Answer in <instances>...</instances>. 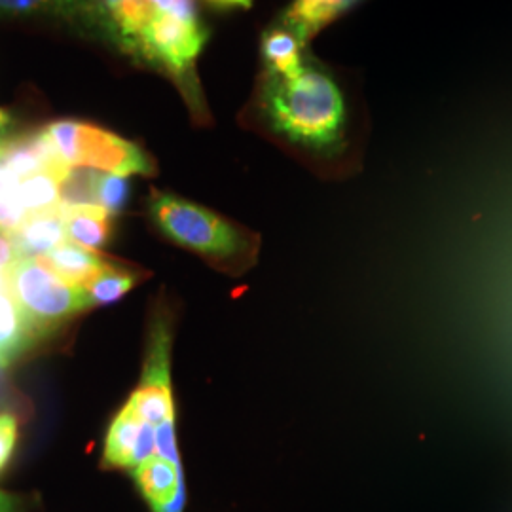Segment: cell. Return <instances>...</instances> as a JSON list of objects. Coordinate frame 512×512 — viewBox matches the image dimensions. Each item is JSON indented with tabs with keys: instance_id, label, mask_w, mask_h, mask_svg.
<instances>
[{
	"instance_id": "cell-10",
	"label": "cell",
	"mask_w": 512,
	"mask_h": 512,
	"mask_svg": "<svg viewBox=\"0 0 512 512\" xmlns=\"http://www.w3.org/2000/svg\"><path fill=\"white\" fill-rule=\"evenodd\" d=\"M143 497L152 512L162 511L175 501V497L186 492L183 465H175L167 459L152 458L135 471H131Z\"/></svg>"
},
{
	"instance_id": "cell-6",
	"label": "cell",
	"mask_w": 512,
	"mask_h": 512,
	"mask_svg": "<svg viewBox=\"0 0 512 512\" xmlns=\"http://www.w3.org/2000/svg\"><path fill=\"white\" fill-rule=\"evenodd\" d=\"M0 165L10 169L21 181L37 173H54L61 179H67L73 169L63 162L44 129L8 139Z\"/></svg>"
},
{
	"instance_id": "cell-1",
	"label": "cell",
	"mask_w": 512,
	"mask_h": 512,
	"mask_svg": "<svg viewBox=\"0 0 512 512\" xmlns=\"http://www.w3.org/2000/svg\"><path fill=\"white\" fill-rule=\"evenodd\" d=\"M260 116L279 143L321 171H340L349 152L346 99L336 80L317 63L296 78L264 73Z\"/></svg>"
},
{
	"instance_id": "cell-21",
	"label": "cell",
	"mask_w": 512,
	"mask_h": 512,
	"mask_svg": "<svg viewBox=\"0 0 512 512\" xmlns=\"http://www.w3.org/2000/svg\"><path fill=\"white\" fill-rule=\"evenodd\" d=\"M18 440V421L12 414H0V471L8 465Z\"/></svg>"
},
{
	"instance_id": "cell-2",
	"label": "cell",
	"mask_w": 512,
	"mask_h": 512,
	"mask_svg": "<svg viewBox=\"0 0 512 512\" xmlns=\"http://www.w3.org/2000/svg\"><path fill=\"white\" fill-rule=\"evenodd\" d=\"M148 217L154 228L173 245L202 256L213 268L239 277L258 260L260 236L200 203L171 192L152 190Z\"/></svg>"
},
{
	"instance_id": "cell-18",
	"label": "cell",
	"mask_w": 512,
	"mask_h": 512,
	"mask_svg": "<svg viewBox=\"0 0 512 512\" xmlns=\"http://www.w3.org/2000/svg\"><path fill=\"white\" fill-rule=\"evenodd\" d=\"M19 184L21 179L0 165V230L8 234H14L29 217L19 200Z\"/></svg>"
},
{
	"instance_id": "cell-23",
	"label": "cell",
	"mask_w": 512,
	"mask_h": 512,
	"mask_svg": "<svg viewBox=\"0 0 512 512\" xmlns=\"http://www.w3.org/2000/svg\"><path fill=\"white\" fill-rule=\"evenodd\" d=\"M222 8H251L253 0H209Z\"/></svg>"
},
{
	"instance_id": "cell-22",
	"label": "cell",
	"mask_w": 512,
	"mask_h": 512,
	"mask_svg": "<svg viewBox=\"0 0 512 512\" xmlns=\"http://www.w3.org/2000/svg\"><path fill=\"white\" fill-rule=\"evenodd\" d=\"M21 258L16 239L8 232L0 230V274H6Z\"/></svg>"
},
{
	"instance_id": "cell-7",
	"label": "cell",
	"mask_w": 512,
	"mask_h": 512,
	"mask_svg": "<svg viewBox=\"0 0 512 512\" xmlns=\"http://www.w3.org/2000/svg\"><path fill=\"white\" fill-rule=\"evenodd\" d=\"M19 16L67 19L110 40L109 21L99 0H0V18Z\"/></svg>"
},
{
	"instance_id": "cell-15",
	"label": "cell",
	"mask_w": 512,
	"mask_h": 512,
	"mask_svg": "<svg viewBox=\"0 0 512 512\" xmlns=\"http://www.w3.org/2000/svg\"><path fill=\"white\" fill-rule=\"evenodd\" d=\"M141 423H143L141 416L137 414L131 401H128L110 423L109 435L103 450V465L116 467V469H128L133 446L141 431Z\"/></svg>"
},
{
	"instance_id": "cell-11",
	"label": "cell",
	"mask_w": 512,
	"mask_h": 512,
	"mask_svg": "<svg viewBox=\"0 0 512 512\" xmlns=\"http://www.w3.org/2000/svg\"><path fill=\"white\" fill-rule=\"evenodd\" d=\"M12 236L16 239L21 256H44L50 253L55 247L69 241L63 205L29 215Z\"/></svg>"
},
{
	"instance_id": "cell-24",
	"label": "cell",
	"mask_w": 512,
	"mask_h": 512,
	"mask_svg": "<svg viewBox=\"0 0 512 512\" xmlns=\"http://www.w3.org/2000/svg\"><path fill=\"white\" fill-rule=\"evenodd\" d=\"M0 512H16V499L0 490Z\"/></svg>"
},
{
	"instance_id": "cell-25",
	"label": "cell",
	"mask_w": 512,
	"mask_h": 512,
	"mask_svg": "<svg viewBox=\"0 0 512 512\" xmlns=\"http://www.w3.org/2000/svg\"><path fill=\"white\" fill-rule=\"evenodd\" d=\"M12 122H14L12 114L8 110L0 109V133H4L6 129L10 128Z\"/></svg>"
},
{
	"instance_id": "cell-14",
	"label": "cell",
	"mask_w": 512,
	"mask_h": 512,
	"mask_svg": "<svg viewBox=\"0 0 512 512\" xmlns=\"http://www.w3.org/2000/svg\"><path fill=\"white\" fill-rule=\"evenodd\" d=\"M38 340L8 289L6 274H0V355L10 365Z\"/></svg>"
},
{
	"instance_id": "cell-19",
	"label": "cell",
	"mask_w": 512,
	"mask_h": 512,
	"mask_svg": "<svg viewBox=\"0 0 512 512\" xmlns=\"http://www.w3.org/2000/svg\"><path fill=\"white\" fill-rule=\"evenodd\" d=\"M97 205L107 209L110 215H120L129 202L131 186H129L128 177L120 175H110V173H99L97 179Z\"/></svg>"
},
{
	"instance_id": "cell-8",
	"label": "cell",
	"mask_w": 512,
	"mask_h": 512,
	"mask_svg": "<svg viewBox=\"0 0 512 512\" xmlns=\"http://www.w3.org/2000/svg\"><path fill=\"white\" fill-rule=\"evenodd\" d=\"M109 21L110 42L137 57L141 37L162 10L154 0H99Z\"/></svg>"
},
{
	"instance_id": "cell-12",
	"label": "cell",
	"mask_w": 512,
	"mask_h": 512,
	"mask_svg": "<svg viewBox=\"0 0 512 512\" xmlns=\"http://www.w3.org/2000/svg\"><path fill=\"white\" fill-rule=\"evenodd\" d=\"M67 238L80 247L97 251L109 245L114 234V220L101 205L63 207Z\"/></svg>"
},
{
	"instance_id": "cell-20",
	"label": "cell",
	"mask_w": 512,
	"mask_h": 512,
	"mask_svg": "<svg viewBox=\"0 0 512 512\" xmlns=\"http://www.w3.org/2000/svg\"><path fill=\"white\" fill-rule=\"evenodd\" d=\"M143 420V418H141ZM156 427L154 423H148L143 420L141 423V431L137 442L133 446L131 458H129V471H135L137 467H141L143 463H147L148 459L156 458L158 456V442H156Z\"/></svg>"
},
{
	"instance_id": "cell-3",
	"label": "cell",
	"mask_w": 512,
	"mask_h": 512,
	"mask_svg": "<svg viewBox=\"0 0 512 512\" xmlns=\"http://www.w3.org/2000/svg\"><path fill=\"white\" fill-rule=\"evenodd\" d=\"M6 281L38 338L52 334L78 313L92 308L84 287L59 277L38 256H21L6 272Z\"/></svg>"
},
{
	"instance_id": "cell-4",
	"label": "cell",
	"mask_w": 512,
	"mask_h": 512,
	"mask_svg": "<svg viewBox=\"0 0 512 512\" xmlns=\"http://www.w3.org/2000/svg\"><path fill=\"white\" fill-rule=\"evenodd\" d=\"M44 131L69 167H88L120 177L156 175V162L148 152L109 129L78 120H57Z\"/></svg>"
},
{
	"instance_id": "cell-9",
	"label": "cell",
	"mask_w": 512,
	"mask_h": 512,
	"mask_svg": "<svg viewBox=\"0 0 512 512\" xmlns=\"http://www.w3.org/2000/svg\"><path fill=\"white\" fill-rule=\"evenodd\" d=\"M306 40L300 37L287 23H279L264 31L260 52L266 63V73L277 74L283 78H296L304 71L306 63Z\"/></svg>"
},
{
	"instance_id": "cell-26",
	"label": "cell",
	"mask_w": 512,
	"mask_h": 512,
	"mask_svg": "<svg viewBox=\"0 0 512 512\" xmlns=\"http://www.w3.org/2000/svg\"><path fill=\"white\" fill-rule=\"evenodd\" d=\"M6 145H8V139H6V137H0V158H2V154H4Z\"/></svg>"
},
{
	"instance_id": "cell-5",
	"label": "cell",
	"mask_w": 512,
	"mask_h": 512,
	"mask_svg": "<svg viewBox=\"0 0 512 512\" xmlns=\"http://www.w3.org/2000/svg\"><path fill=\"white\" fill-rule=\"evenodd\" d=\"M207 38L209 31L198 16L160 12L141 37L137 57L164 69L188 88Z\"/></svg>"
},
{
	"instance_id": "cell-13",
	"label": "cell",
	"mask_w": 512,
	"mask_h": 512,
	"mask_svg": "<svg viewBox=\"0 0 512 512\" xmlns=\"http://www.w3.org/2000/svg\"><path fill=\"white\" fill-rule=\"evenodd\" d=\"M38 258H42V262L48 268H52L59 277L80 287L90 283L93 277L101 274L110 264V260L103 258L99 253L80 247L73 241H65L63 245Z\"/></svg>"
},
{
	"instance_id": "cell-16",
	"label": "cell",
	"mask_w": 512,
	"mask_h": 512,
	"mask_svg": "<svg viewBox=\"0 0 512 512\" xmlns=\"http://www.w3.org/2000/svg\"><path fill=\"white\" fill-rule=\"evenodd\" d=\"M148 275V272L139 268L110 262L101 274L84 285V291L90 296L92 306H107L124 298L133 287L143 283Z\"/></svg>"
},
{
	"instance_id": "cell-17",
	"label": "cell",
	"mask_w": 512,
	"mask_h": 512,
	"mask_svg": "<svg viewBox=\"0 0 512 512\" xmlns=\"http://www.w3.org/2000/svg\"><path fill=\"white\" fill-rule=\"evenodd\" d=\"M65 179L54 173H37L19 184V200L27 215L50 211L61 205V183Z\"/></svg>"
},
{
	"instance_id": "cell-27",
	"label": "cell",
	"mask_w": 512,
	"mask_h": 512,
	"mask_svg": "<svg viewBox=\"0 0 512 512\" xmlns=\"http://www.w3.org/2000/svg\"><path fill=\"white\" fill-rule=\"evenodd\" d=\"M4 366H8V363H6V359L0 355V368H4Z\"/></svg>"
}]
</instances>
